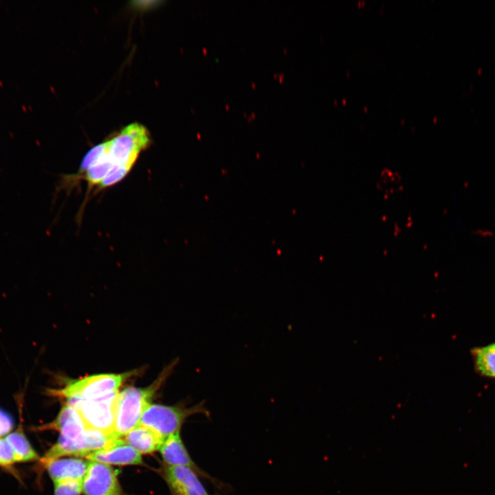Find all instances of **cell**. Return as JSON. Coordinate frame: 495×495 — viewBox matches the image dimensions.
<instances>
[{"mask_svg": "<svg viewBox=\"0 0 495 495\" xmlns=\"http://www.w3.org/2000/svg\"><path fill=\"white\" fill-rule=\"evenodd\" d=\"M175 364V362H173L165 368L148 386H129L118 393L113 431L116 437L120 439L140 425L144 408L170 374Z\"/></svg>", "mask_w": 495, "mask_h": 495, "instance_id": "1", "label": "cell"}, {"mask_svg": "<svg viewBox=\"0 0 495 495\" xmlns=\"http://www.w3.org/2000/svg\"><path fill=\"white\" fill-rule=\"evenodd\" d=\"M60 431L57 442L45 454L43 463L65 456H87V427L78 412L65 404L51 424Z\"/></svg>", "mask_w": 495, "mask_h": 495, "instance_id": "2", "label": "cell"}, {"mask_svg": "<svg viewBox=\"0 0 495 495\" xmlns=\"http://www.w3.org/2000/svg\"><path fill=\"white\" fill-rule=\"evenodd\" d=\"M195 414H202L207 417L210 415L205 402L189 407L149 403L144 410L140 425L150 428L164 441L170 436L179 432L186 419Z\"/></svg>", "mask_w": 495, "mask_h": 495, "instance_id": "3", "label": "cell"}, {"mask_svg": "<svg viewBox=\"0 0 495 495\" xmlns=\"http://www.w3.org/2000/svg\"><path fill=\"white\" fill-rule=\"evenodd\" d=\"M133 375V372L130 371L120 374H98L69 380L62 388L50 389L48 393L51 395L65 398L66 402L98 398L118 391L122 384Z\"/></svg>", "mask_w": 495, "mask_h": 495, "instance_id": "4", "label": "cell"}, {"mask_svg": "<svg viewBox=\"0 0 495 495\" xmlns=\"http://www.w3.org/2000/svg\"><path fill=\"white\" fill-rule=\"evenodd\" d=\"M107 143L115 164L133 166L141 152L148 147L151 137L145 126L135 122L123 128Z\"/></svg>", "mask_w": 495, "mask_h": 495, "instance_id": "5", "label": "cell"}, {"mask_svg": "<svg viewBox=\"0 0 495 495\" xmlns=\"http://www.w3.org/2000/svg\"><path fill=\"white\" fill-rule=\"evenodd\" d=\"M118 395L116 391L94 399L69 400L65 404L78 412L87 427L113 434Z\"/></svg>", "mask_w": 495, "mask_h": 495, "instance_id": "6", "label": "cell"}, {"mask_svg": "<svg viewBox=\"0 0 495 495\" xmlns=\"http://www.w3.org/2000/svg\"><path fill=\"white\" fill-rule=\"evenodd\" d=\"M159 450L166 465L188 468L195 471L199 476L210 481L220 490H228L226 484L210 476L194 462L180 437L179 432L166 439L160 447Z\"/></svg>", "mask_w": 495, "mask_h": 495, "instance_id": "7", "label": "cell"}, {"mask_svg": "<svg viewBox=\"0 0 495 495\" xmlns=\"http://www.w3.org/2000/svg\"><path fill=\"white\" fill-rule=\"evenodd\" d=\"M82 491L85 495H121L116 471L110 465L89 461Z\"/></svg>", "mask_w": 495, "mask_h": 495, "instance_id": "8", "label": "cell"}, {"mask_svg": "<svg viewBox=\"0 0 495 495\" xmlns=\"http://www.w3.org/2000/svg\"><path fill=\"white\" fill-rule=\"evenodd\" d=\"M163 474L171 495H209L199 476L188 468L166 465Z\"/></svg>", "mask_w": 495, "mask_h": 495, "instance_id": "9", "label": "cell"}, {"mask_svg": "<svg viewBox=\"0 0 495 495\" xmlns=\"http://www.w3.org/2000/svg\"><path fill=\"white\" fill-rule=\"evenodd\" d=\"M86 458L108 465H142L141 454L130 446L124 439H118L109 446L91 453Z\"/></svg>", "mask_w": 495, "mask_h": 495, "instance_id": "10", "label": "cell"}, {"mask_svg": "<svg viewBox=\"0 0 495 495\" xmlns=\"http://www.w3.org/2000/svg\"><path fill=\"white\" fill-rule=\"evenodd\" d=\"M54 482L63 481H82L89 461L70 457L55 459L43 463Z\"/></svg>", "mask_w": 495, "mask_h": 495, "instance_id": "11", "label": "cell"}, {"mask_svg": "<svg viewBox=\"0 0 495 495\" xmlns=\"http://www.w3.org/2000/svg\"><path fill=\"white\" fill-rule=\"evenodd\" d=\"M124 441L140 454H150L160 449L164 440L150 428L139 425L129 431Z\"/></svg>", "mask_w": 495, "mask_h": 495, "instance_id": "12", "label": "cell"}, {"mask_svg": "<svg viewBox=\"0 0 495 495\" xmlns=\"http://www.w3.org/2000/svg\"><path fill=\"white\" fill-rule=\"evenodd\" d=\"M470 354L476 372L483 377L495 379V342L474 347Z\"/></svg>", "mask_w": 495, "mask_h": 495, "instance_id": "13", "label": "cell"}, {"mask_svg": "<svg viewBox=\"0 0 495 495\" xmlns=\"http://www.w3.org/2000/svg\"><path fill=\"white\" fill-rule=\"evenodd\" d=\"M6 439L14 451L16 461H28L39 459L38 455L21 430L9 434Z\"/></svg>", "mask_w": 495, "mask_h": 495, "instance_id": "14", "label": "cell"}, {"mask_svg": "<svg viewBox=\"0 0 495 495\" xmlns=\"http://www.w3.org/2000/svg\"><path fill=\"white\" fill-rule=\"evenodd\" d=\"M114 164L108 150L99 161L82 175L88 183V187L90 188L93 186L98 187Z\"/></svg>", "mask_w": 495, "mask_h": 495, "instance_id": "15", "label": "cell"}, {"mask_svg": "<svg viewBox=\"0 0 495 495\" xmlns=\"http://www.w3.org/2000/svg\"><path fill=\"white\" fill-rule=\"evenodd\" d=\"M107 151V141L92 147L83 157L80 164L78 173L75 177H79L80 176H82L89 168L99 161Z\"/></svg>", "mask_w": 495, "mask_h": 495, "instance_id": "16", "label": "cell"}, {"mask_svg": "<svg viewBox=\"0 0 495 495\" xmlns=\"http://www.w3.org/2000/svg\"><path fill=\"white\" fill-rule=\"evenodd\" d=\"M132 168L131 166L115 164L97 187L98 190H104L117 184L124 179Z\"/></svg>", "mask_w": 495, "mask_h": 495, "instance_id": "17", "label": "cell"}, {"mask_svg": "<svg viewBox=\"0 0 495 495\" xmlns=\"http://www.w3.org/2000/svg\"><path fill=\"white\" fill-rule=\"evenodd\" d=\"M82 481L54 482V495H80Z\"/></svg>", "mask_w": 495, "mask_h": 495, "instance_id": "18", "label": "cell"}, {"mask_svg": "<svg viewBox=\"0 0 495 495\" xmlns=\"http://www.w3.org/2000/svg\"><path fill=\"white\" fill-rule=\"evenodd\" d=\"M16 462L14 451L6 439L0 438V465L8 466Z\"/></svg>", "mask_w": 495, "mask_h": 495, "instance_id": "19", "label": "cell"}, {"mask_svg": "<svg viewBox=\"0 0 495 495\" xmlns=\"http://www.w3.org/2000/svg\"><path fill=\"white\" fill-rule=\"evenodd\" d=\"M14 424L12 416L0 408V436L8 434Z\"/></svg>", "mask_w": 495, "mask_h": 495, "instance_id": "20", "label": "cell"}]
</instances>
